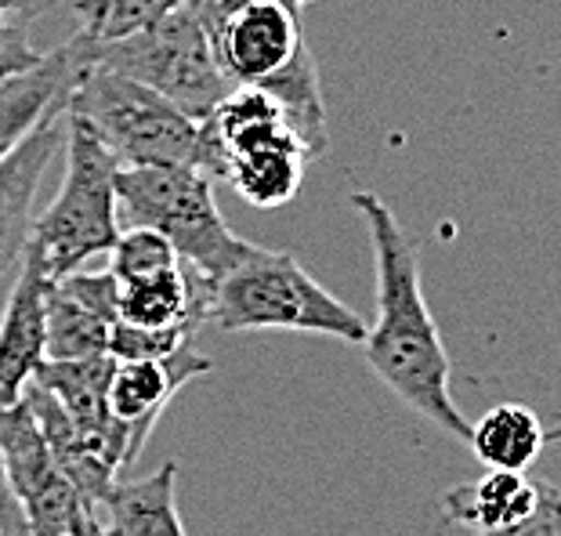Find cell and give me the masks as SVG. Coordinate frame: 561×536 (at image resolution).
Returning a JSON list of instances; mask_svg holds the SVG:
<instances>
[{"instance_id":"10","label":"cell","mask_w":561,"mask_h":536,"mask_svg":"<svg viewBox=\"0 0 561 536\" xmlns=\"http://www.w3.org/2000/svg\"><path fill=\"white\" fill-rule=\"evenodd\" d=\"M210 41L225 77L232 83H250V88H261L308 47L301 11L283 0H250L236 8L210 30Z\"/></svg>"},{"instance_id":"2","label":"cell","mask_w":561,"mask_h":536,"mask_svg":"<svg viewBox=\"0 0 561 536\" xmlns=\"http://www.w3.org/2000/svg\"><path fill=\"white\" fill-rule=\"evenodd\" d=\"M312 163L305 138L268 91L236 83L199 124L196 167L225 182L250 207L272 210L301 193Z\"/></svg>"},{"instance_id":"17","label":"cell","mask_w":561,"mask_h":536,"mask_svg":"<svg viewBox=\"0 0 561 536\" xmlns=\"http://www.w3.org/2000/svg\"><path fill=\"white\" fill-rule=\"evenodd\" d=\"M468 446L485 468L529 471L543 454L547 432H543L540 417L529 407H522V402H500V407L485 410L479 421L471 424Z\"/></svg>"},{"instance_id":"5","label":"cell","mask_w":561,"mask_h":536,"mask_svg":"<svg viewBox=\"0 0 561 536\" xmlns=\"http://www.w3.org/2000/svg\"><path fill=\"white\" fill-rule=\"evenodd\" d=\"M66 178L44 214H37L30 243L37 247L47 276L62 280L88 261L110 254L121 236L116 171L121 160L88 121L66 110Z\"/></svg>"},{"instance_id":"19","label":"cell","mask_w":561,"mask_h":536,"mask_svg":"<svg viewBox=\"0 0 561 536\" xmlns=\"http://www.w3.org/2000/svg\"><path fill=\"white\" fill-rule=\"evenodd\" d=\"M178 4H185V0H73V15L80 33H88L99 44H110L152 26L157 19L171 15Z\"/></svg>"},{"instance_id":"26","label":"cell","mask_w":561,"mask_h":536,"mask_svg":"<svg viewBox=\"0 0 561 536\" xmlns=\"http://www.w3.org/2000/svg\"><path fill=\"white\" fill-rule=\"evenodd\" d=\"M73 536H110V533L102 529L99 515H91V518H83V522H80V529H77Z\"/></svg>"},{"instance_id":"6","label":"cell","mask_w":561,"mask_h":536,"mask_svg":"<svg viewBox=\"0 0 561 536\" xmlns=\"http://www.w3.org/2000/svg\"><path fill=\"white\" fill-rule=\"evenodd\" d=\"M99 66L146 83L196 124L207 121L214 105L236 88L214 55L210 30L193 0L178 4L171 15L157 19L146 30L99 44Z\"/></svg>"},{"instance_id":"22","label":"cell","mask_w":561,"mask_h":536,"mask_svg":"<svg viewBox=\"0 0 561 536\" xmlns=\"http://www.w3.org/2000/svg\"><path fill=\"white\" fill-rule=\"evenodd\" d=\"M41 52L30 44V26L15 19H0V83L26 73L41 62Z\"/></svg>"},{"instance_id":"20","label":"cell","mask_w":561,"mask_h":536,"mask_svg":"<svg viewBox=\"0 0 561 536\" xmlns=\"http://www.w3.org/2000/svg\"><path fill=\"white\" fill-rule=\"evenodd\" d=\"M178 261L182 258H178L174 243L167 240L163 232L149 229V225H124L113 250H110V272L121 283L152 276V272H163V269H174Z\"/></svg>"},{"instance_id":"8","label":"cell","mask_w":561,"mask_h":536,"mask_svg":"<svg viewBox=\"0 0 561 536\" xmlns=\"http://www.w3.org/2000/svg\"><path fill=\"white\" fill-rule=\"evenodd\" d=\"M0 457L30 536H73L83 518L99 515L58 468L26 399L0 410Z\"/></svg>"},{"instance_id":"27","label":"cell","mask_w":561,"mask_h":536,"mask_svg":"<svg viewBox=\"0 0 561 536\" xmlns=\"http://www.w3.org/2000/svg\"><path fill=\"white\" fill-rule=\"evenodd\" d=\"M547 443H561V424L554 427V432H547Z\"/></svg>"},{"instance_id":"13","label":"cell","mask_w":561,"mask_h":536,"mask_svg":"<svg viewBox=\"0 0 561 536\" xmlns=\"http://www.w3.org/2000/svg\"><path fill=\"white\" fill-rule=\"evenodd\" d=\"M62 141H66V110H58L0 160V276L19 269L22 250L30 243L33 221H37L33 204H37L41 178L47 171V163L55 160V152L62 149Z\"/></svg>"},{"instance_id":"9","label":"cell","mask_w":561,"mask_h":536,"mask_svg":"<svg viewBox=\"0 0 561 536\" xmlns=\"http://www.w3.org/2000/svg\"><path fill=\"white\" fill-rule=\"evenodd\" d=\"M113 366L116 360L110 352L91 355V360H44L33 380L62 402L69 424L77 427L83 443L121 471L138 460V449L130 427L124 421H116L110 410Z\"/></svg>"},{"instance_id":"29","label":"cell","mask_w":561,"mask_h":536,"mask_svg":"<svg viewBox=\"0 0 561 536\" xmlns=\"http://www.w3.org/2000/svg\"><path fill=\"white\" fill-rule=\"evenodd\" d=\"M0 536H4V533H0Z\"/></svg>"},{"instance_id":"4","label":"cell","mask_w":561,"mask_h":536,"mask_svg":"<svg viewBox=\"0 0 561 536\" xmlns=\"http://www.w3.org/2000/svg\"><path fill=\"white\" fill-rule=\"evenodd\" d=\"M121 225H149L174 243L178 258L218 283L257 243L229 229L214 204V178L196 163H146L116 171Z\"/></svg>"},{"instance_id":"16","label":"cell","mask_w":561,"mask_h":536,"mask_svg":"<svg viewBox=\"0 0 561 536\" xmlns=\"http://www.w3.org/2000/svg\"><path fill=\"white\" fill-rule=\"evenodd\" d=\"M536 508V482L525 479V471L489 468L479 482L453 486L442 493V515L453 526L474 529L479 536L504 533Z\"/></svg>"},{"instance_id":"28","label":"cell","mask_w":561,"mask_h":536,"mask_svg":"<svg viewBox=\"0 0 561 536\" xmlns=\"http://www.w3.org/2000/svg\"><path fill=\"white\" fill-rule=\"evenodd\" d=\"M283 4H290V8H294V11H301V8H305V4H308V0H283Z\"/></svg>"},{"instance_id":"11","label":"cell","mask_w":561,"mask_h":536,"mask_svg":"<svg viewBox=\"0 0 561 536\" xmlns=\"http://www.w3.org/2000/svg\"><path fill=\"white\" fill-rule=\"evenodd\" d=\"M94 62H99V41L77 30L73 41L47 52L33 69L0 83V160L51 113L69 110V94Z\"/></svg>"},{"instance_id":"25","label":"cell","mask_w":561,"mask_h":536,"mask_svg":"<svg viewBox=\"0 0 561 536\" xmlns=\"http://www.w3.org/2000/svg\"><path fill=\"white\" fill-rule=\"evenodd\" d=\"M55 4H62V0H0V19H15V22H30L47 15Z\"/></svg>"},{"instance_id":"3","label":"cell","mask_w":561,"mask_h":536,"mask_svg":"<svg viewBox=\"0 0 561 536\" xmlns=\"http://www.w3.org/2000/svg\"><path fill=\"white\" fill-rule=\"evenodd\" d=\"M207 323L229 333H322L344 344H363L369 333L366 319L308 276L294 254L265 247H254L240 265L214 283Z\"/></svg>"},{"instance_id":"15","label":"cell","mask_w":561,"mask_h":536,"mask_svg":"<svg viewBox=\"0 0 561 536\" xmlns=\"http://www.w3.org/2000/svg\"><path fill=\"white\" fill-rule=\"evenodd\" d=\"M99 522L110 536H185L178 515V464L167 460L146 479H116L99 504Z\"/></svg>"},{"instance_id":"18","label":"cell","mask_w":561,"mask_h":536,"mask_svg":"<svg viewBox=\"0 0 561 536\" xmlns=\"http://www.w3.org/2000/svg\"><path fill=\"white\" fill-rule=\"evenodd\" d=\"M47 360H91L110 352L113 327L121 316L80 301L62 283H47Z\"/></svg>"},{"instance_id":"21","label":"cell","mask_w":561,"mask_h":536,"mask_svg":"<svg viewBox=\"0 0 561 536\" xmlns=\"http://www.w3.org/2000/svg\"><path fill=\"white\" fill-rule=\"evenodd\" d=\"M196 341V327H135V323H116L110 338L113 360H171L182 344Z\"/></svg>"},{"instance_id":"23","label":"cell","mask_w":561,"mask_h":536,"mask_svg":"<svg viewBox=\"0 0 561 536\" xmlns=\"http://www.w3.org/2000/svg\"><path fill=\"white\" fill-rule=\"evenodd\" d=\"M493 536H561V490L551 482H536V508L518 526Z\"/></svg>"},{"instance_id":"14","label":"cell","mask_w":561,"mask_h":536,"mask_svg":"<svg viewBox=\"0 0 561 536\" xmlns=\"http://www.w3.org/2000/svg\"><path fill=\"white\" fill-rule=\"evenodd\" d=\"M214 363L196 349V341L182 344L171 360H116L110 377V410L116 421H124L135 435V449L149 443V432L157 427L167 402L199 374H210Z\"/></svg>"},{"instance_id":"1","label":"cell","mask_w":561,"mask_h":536,"mask_svg":"<svg viewBox=\"0 0 561 536\" xmlns=\"http://www.w3.org/2000/svg\"><path fill=\"white\" fill-rule=\"evenodd\" d=\"M348 204L366 225L377 269V319L363 341L369 370L446 438L468 443L471 424L453 399V366L424 301L421 247L377 193H352Z\"/></svg>"},{"instance_id":"24","label":"cell","mask_w":561,"mask_h":536,"mask_svg":"<svg viewBox=\"0 0 561 536\" xmlns=\"http://www.w3.org/2000/svg\"><path fill=\"white\" fill-rule=\"evenodd\" d=\"M0 533L4 536H30L26 529V515H22L15 493L8 486V475H4V457H0Z\"/></svg>"},{"instance_id":"7","label":"cell","mask_w":561,"mask_h":536,"mask_svg":"<svg viewBox=\"0 0 561 536\" xmlns=\"http://www.w3.org/2000/svg\"><path fill=\"white\" fill-rule=\"evenodd\" d=\"M69 113L88 121L121 167L196 163L199 124L146 83L94 62L69 94Z\"/></svg>"},{"instance_id":"12","label":"cell","mask_w":561,"mask_h":536,"mask_svg":"<svg viewBox=\"0 0 561 536\" xmlns=\"http://www.w3.org/2000/svg\"><path fill=\"white\" fill-rule=\"evenodd\" d=\"M47 276L37 247L26 243L11 301L0 316V410L22 399V391L47 360Z\"/></svg>"}]
</instances>
